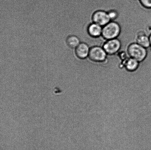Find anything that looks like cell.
I'll use <instances>...</instances> for the list:
<instances>
[{
  "instance_id": "1",
  "label": "cell",
  "mask_w": 151,
  "mask_h": 150,
  "mask_svg": "<svg viewBox=\"0 0 151 150\" xmlns=\"http://www.w3.org/2000/svg\"><path fill=\"white\" fill-rule=\"evenodd\" d=\"M128 53L130 57L140 63L144 61L147 57L148 50L135 43L131 44L128 47Z\"/></svg>"
},
{
  "instance_id": "2",
  "label": "cell",
  "mask_w": 151,
  "mask_h": 150,
  "mask_svg": "<svg viewBox=\"0 0 151 150\" xmlns=\"http://www.w3.org/2000/svg\"><path fill=\"white\" fill-rule=\"evenodd\" d=\"M121 32V28L119 23L111 21L103 27L102 36L105 39L108 40L118 38Z\"/></svg>"
},
{
  "instance_id": "3",
  "label": "cell",
  "mask_w": 151,
  "mask_h": 150,
  "mask_svg": "<svg viewBox=\"0 0 151 150\" xmlns=\"http://www.w3.org/2000/svg\"><path fill=\"white\" fill-rule=\"evenodd\" d=\"M108 54L103 47L95 46L90 48L88 58L96 63L104 62L108 58Z\"/></svg>"
},
{
  "instance_id": "4",
  "label": "cell",
  "mask_w": 151,
  "mask_h": 150,
  "mask_svg": "<svg viewBox=\"0 0 151 150\" xmlns=\"http://www.w3.org/2000/svg\"><path fill=\"white\" fill-rule=\"evenodd\" d=\"M121 46L120 41L117 38L108 40L105 43L103 48L108 55H113L119 52Z\"/></svg>"
},
{
  "instance_id": "5",
  "label": "cell",
  "mask_w": 151,
  "mask_h": 150,
  "mask_svg": "<svg viewBox=\"0 0 151 150\" xmlns=\"http://www.w3.org/2000/svg\"><path fill=\"white\" fill-rule=\"evenodd\" d=\"M93 23L104 26L111 21L108 13L103 10H98L93 14Z\"/></svg>"
},
{
  "instance_id": "6",
  "label": "cell",
  "mask_w": 151,
  "mask_h": 150,
  "mask_svg": "<svg viewBox=\"0 0 151 150\" xmlns=\"http://www.w3.org/2000/svg\"><path fill=\"white\" fill-rule=\"evenodd\" d=\"M90 48L88 44L81 42L76 48V55L80 59H85L88 57Z\"/></svg>"
},
{
  "instance_id": "7",
  "label": "cell",
  "mask_w": 151,
  "mask_h": 150,
  "mask_svg": "<svg viewBox=\"0 0 151 150\" xmlns=\"http://www.w3.org/2000/svg\"><path fill=\"white\" fill-rule=\"evenodd\" d=\"M123 64L124 68L127 71L134 73L138 70L140 63L134 59L129 57L124 62Z\"/></svg>"
},
{
  "instance_id": "8",
  "label": "cell",
  "mask_w": 151,
  "mask_h": 150,
  "mask_svg": "<svg viewBox=\"0 0 151 150\" xmlns=\"http://www.w3.org/2000/svg\"><path fill=\"white\" fill-rule=\"evenodd\" d=\"M102 30L103 26L94 23H91L88 28L89 34L94 38H98L101 36Z\"/></svg>"
},
{
  "instance_id": "9",
  "label": "cell",
  "mask_w": 151,
  "mask_h": 150,
  "mask_svg": "<svg viewBox=\"0 0 151 150\" xmlns=\"http://www.w3.org/2000/svg\"><path fill=\"white\" fill-rule=\"evenodd\" d=\"M137 43L147 49L150 47L149 37L145 34H140L138 35L137 38Z\"/></svg>"
},
{
  "instance_id": "10",
  "label": "cell",
  "mask_w": 151,
  "mask_h": 150,
  "mask_svg": "<svg viewBox=\"0 0 151 150\" xmlns=\"http://www.w3.org/2000/svg\"><path fill=\"white\" fill-rule=\"evenodd\" d=\"M79 38L75 35H70L66 39L67 45L72 48H76L81 43Z\"/></svg>"
},
{
  "instance_id": "11",
  "label": "cell",
  "mask_w": 151,
  "mask_h": 150,
  "mask_svg": "<svg viewBox=\"0 0 151 150\" xmlns=\"http://www.w3.org/2000/svg\"><path fill=\"white\" fill-rule=\"evenodd\" d=\"M107 13L111 21L116 22L119 18V13L116 10H111Z\"/></svg>"
},
{
  "instance_id": "12",
  "label": "cell",
  "mask_w": 151,
  "mask_h": 150,
  "mask_svg": "<svg viewBox=\"0 0 151 150\" xmlns=\"http://www.w3.org/2000/svg\"><path fill=\"white\" fill-rule=\"evenodd\" d=\"M140 3L146 8L151 9V0H139Z\"/></svg>"
},
{
  "instance_id": "13",
  "label": "cell",
  "mask_w": 151,
  "mask_h": 150,
  "mask_svg": "<svg viewBox=\"0 0 151 150\" xmlns=\"http://www.w3.org/2000/svg\"><path fill=\"white\" fill-rule=\"evenodd\" d=\"M149 39H150V48H148V49H147L148 50V52L149 53H151V33L150 34V36H149Z\"/></svg>"
}]
</instances>
